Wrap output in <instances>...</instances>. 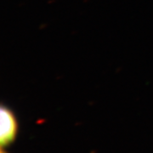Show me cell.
<instances>
[{
    "label": "cell",
    "instance_id": "7a4b0ae2",
    "mask_svg": "<svg viewBox=\"0 0 153 153\" xmlns=\"http://www.w3.org/2000/svg\"><path fill=\"white\" fill-rule=\"evenodd\" d=\"M0 153H6L4 151H3L2 149H1V147H0Z\"/></svg>",
    "mask_w": 153,
    "mask_h": 153
},
{
    "label": "cell",
    "instance_id": "6da1fadb",
    "mask_svg": "<svg viewBox=\"0 0 153 153\" xmlns=\"http://www.w3.org/2000/svg\"><path fill=\"white\" fill-rule=\"evenodd\" d=\"M18 133V123L14 112L0 104V147L7 146L15 141Z\"/></svg>",
    "mask_w": 153,
    "mask_h": 153
}]
</instances>
